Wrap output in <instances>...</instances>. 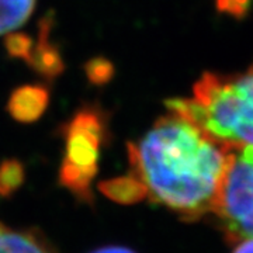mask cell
I'll list each match as a JSON object with an SVG mask.
<instances>
[{
  "mask_svg": "<svg viewBox=\"0 0 253 253\" xmlns=\"http://www.w3.org/2000/svg\"><path fill=\"white\" fill-rule=\"evenodd\" d=\"M229 149L169 111L128 145V161L149 199L184 219H197L214 210Z\"/></svg>",
  "mask_w": 253,
  "mask_h": 253,
  "instance_id": "6da1fadb",
  "label": "cell"
},
{
  "mask_svg": "<svg viewBox=\"0 0 253 253\" xmlns=\"http://www.w3.org/2000/svg\"><path fill=\"white\" fill-rule=\"evenodd\" d=\"M166 109L226 148L253 146V66L235 75L206 72L191 97L168 100Z\"/></svg>",
  "mask_w": 253,
  "mask_h": 253,
  "instance_id": "7a4b0ae2",
  "label": "cell"
},
{
  "mask_svg": "<svg viewBox=\"0 0 253 253\" xmlns=\"http://www.w3.org/2000/svg\"><path fill=\"white\" fill-rule=\"evenodd\" d=\"M65 154L59 180L84 201L91 200V181L99 169L100 149L107 139V124L96 109L84 107L63 126Z\"/></svg>",
  "mask_w": 253,
  "mask_h": 253,
  "instance_id": "3957f363",
  "label": "cell"
},
{
  "mask_svg": "<svg viewBox=\"0 0 253 253\" xmlns=\"http://www.w3.org/2000/svg\"><path fill=\"white\" fill-rule=\"evenodd\" d=\"M212 212L231 242L253 238V146L229 149Z\"/></svg>",
  "mask_w": 253,
  "mask_h": 253,
  "instance_id": "277c9868",
  "label": "cell"
},
{
  "mask_svg": "<svg viewBox=\"0 0 253 253\" xmlns=\"http://www.w3.org/2000/svg\"><path fill=\"white\" fill-rule=\"evenodd\" d=\"M49 101V93L45 87L30 84L13 91L7 103L10 116L20 123H34L42 116Z\"/></svg>",
  "mask_w": 253,
  "mask_h": 253,
  "instance_id": "5b68a950",
  "label": "cell"
},
{
  "mask_svg": "<svg viewBox=\"0 0 253 253\" xmlns=\"http://www.w3.org/2000/svg\"><path fill=\"white\" fill-rule=\"evenodd\" d=\"M49 31H51V20L46 18L42 21L40 28V40L36 45L34 44L31 45L26 62L31 68H34L38 73L44 75L46 78H54L62 72L63 62L58 48L51 44Z\"/></svg>",
  "mask_w": 253,
  "mask_h": 253,
  "instance_id": "8992f818",
  "label": "cell"
},
{
  "mask_svg": "<svg viewBox=\"0 0 253 253\" xmlns=\"http://www.w3.org/2000/svg\"><path fill=\"white\" fill-rule=\"evenodd\" d=\"M0 253H56L42 236L0 224Z\"/></svg>",
  "mask_w": 253,
  "mask_h": 253,
  "instance_id": "52a82bcc",
  "label": "cell"
},
{
  "mask_svg": "<svg viewBox=\"0 0 253 253\" xmlns=\"http://www.w3.org/2000/svg\"><path fill=\"white\" fill-rule=\"evenodd\" d=\"M99 189L110 200L121 204H134L148 197L142 181L136 179L132 173L117 179L103 181L99 184Z\"/></svg>",
  "mask_w": 253,
  "mask_h": 253,
  "instance_id": "ba28073f",
  "label": "cell"
},
{
  "mask_svg": "<svg viewBox=\"0 0 253 253\" xmlns=\"http://www.w3.org/2000/svg\"><path fill=\"white\" fill-rule=\"evenodd\" d=\"M36 0H0V34L23 26L31 16Z\"/></svg>",
  "mask_w": 253,
  "mask_h": 253,
  "instance_id": "9c48e42d",
  "label": "cell"
},
{
  "mask_svg": "<svg viewBox=\"0 0 253 253\" xmlns=\"http://www.w3.org/2000/svg\"><path fill=\"white\" fill-rule=\"evenodd\" d=\"M24 168L16 159L0 163V196H10L23 184Z\"/></svg>",
  "mask_w": 253,
  "mask_h": 253,
  "instance_id": "30bf717a",
  "label": "cell"
},
{
  "mask_svg": "<svg viewBox=\"0 0 253 253\" xmlns=\"http://www.w3.org/2000/svg\"><path fill=\"white\" fill-rule=\"evenodd\" d=\"M33 45L31 38L24 34H10L6 40V48L9 51L10 55L21 58V59H27L30 49Z\"/></svg>",
  "mask_w": 253,
  "mask_h": 253,
  "instance_id": "8fae6325",
  "label": "cell"
},
{
  "mask_svg": "<svg viewBox=\"0 0 253 253\" xmlns=\"http://www.w3.org/2000/svg\"><path fill=\"white\" fill-rule=\"evenodd\" d=\"M86 71H87V75H89L91 82H94V83H104V82H107L111 78L113 66L106 59H93L91 62H89Z\"/></svg>",
  "mask_w": 253,
  "mask_h": 253,
  "instance_id": "7c38bea8",
  "label": "cell"
},
{
  "mask_svg": "<svg viewBox=\"0 0 253 253\" xmlns=\"http://www.w3.org/2000/svg\"><path fill=\"white\" fill-rule=\"evenodd\" d=\"M215 3H217V7L221 13L241 18L248 13L252 0H215Z\"/></svg>",
  "mask_w": 253,
  "mask_h": 253,
  "instance_id": "4fadbf2b",
  "label": "cell"
},
{
  "mask_svg": "<svg viewBox=\"0 0 253 253\" xmlns=\"http://www.w3.org/2000/svg\"><path fill=\"white\" fill-rule=\"evenodd\" d=\"M232 253H253V238L239 241Z\"/></svg>",
  "mask_w": 253,
  "mask_h": 253,
  "instance_id": "5bb4252c",
  "label": "cell"
},
{
  "mask_svg": "<svg viewBox=\"0 0 253 253\" xmlns=\"http://www.w3.org/2000/svg\"><path fill=\"white\" fill-rule=\"evenodd\" d=\"M93 253H135L134 251L123 248V246H109V248H101L99 251H94Z\"/></svg>",
  "mask_w": 253,
  "mask_h": 253,
  "instance_id": "9a60e30c",
  "label": "cell"
}]
</instances>
